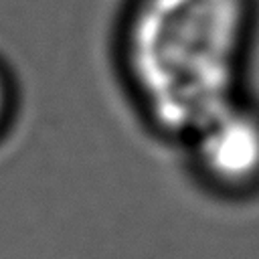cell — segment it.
I'll return each mask as SVG.
<instances>
[{"label":"cell","instance_id":"cell-3","mask_svg":"<svg viewBox=\"0 0 259 259\" xmlns=\"http://www.w3.org/2000/svg\"><path fill=\"white\" fill-rule=\"evenodd\" d=\"M14 107V85H12V77L8 73V69L4 67V63L0 61V130L6 127L10 113Z\"/></svg>","mask_w":259,"mask_h":259},{"label":"cell","instance_id":"cell-2","mask_svg":"<svg viewBox=\"0 0 259 259\" xmlns=\"http://www.w3.org/2000/svg\"><path fill=\"white\" fill-rule=\"evenodd\" d=\"M196 127V162L214 186L233 192L259 184V109L231 99Z\"/></svg>","mask_w":259,"mask_h":259},{"label":"cell","instance_id":"cell-1","mask_svg":"<svg viewBox=\"0 0 259 259\" xmlns=\"http://www.w3.org/2000/svg\"><path fill=\"white\" fill-rule=\"evenodd\" d=\"M259 0H127L117 51L134 87L196 109L198 123L233 99Z\"/></svg>","mask_w":259,"mask_h":259}]
</instances>
